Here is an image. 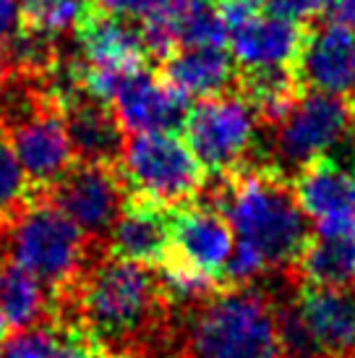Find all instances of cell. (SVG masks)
<instances>
[{
	"mask_svg": "<svg viewBox=\"0 0 355 358\" xmlns=\"http://www.w3.org/2000/svg\"><path fill=\"white\" fill-rule=\"evenodd\" d=\"M219 212L236 233V251L225 275L236 282L298 262L308 241V217L275 173L248 170L219 191Z\"/></svg>",
	"mask_w": 355,
	"mask_h": 358,
	"instance_id": "cell-1",
	"label": "cell"
},
{
	"mask_svg": "<svg viewBox=\"0 0 355 358\" xmlns=\"http://www.w3.org/2000/svg\"><path fill=\"white\" fill-rule=\"evenodd\" d=\"M188 358H282L277 311L251 288L215 293L188 322Z\"/></svg>",
	"mask_w": 355,
	"mask_h": 358,
	"instance_id": "cell-2",
	"label": "cell"
},
{
	"mask_svg": "<svg viewBox=\"0 0 355 358\" xmlns=\"http://www.w3.org/2000/svg\"><path fill=\"white\" fill-rule=\"evenodd\" d=\"M159 296L157 278L144 264L113 257L81 282L79 311L94 338L120 343L147 329Z\"/></svg>",
	"mask_w": 355,
	"mask_h": 358,
	"instance_id": "cell-3",
	"label": "cell"
},
{
	"mask_svg": "<svg viewBox=\"0 0 355 358\" xmlns=\"http://www.w3.org/2000/svg\"><path fill=\"white\" fill-rule=\"evenodd\" d=\"M120 178L138 196L157 207H178L196 196L204 183V165L186 139L173 131L131 134L118 155Z\"/></svg>",
	"mask_w": 355,
	"mask_h": 358,
	"instance_id": "cell-4",
	"label": "cell"
},
{
	"mask_svg": "<svg viewBox=\"0 0 355 358\" xmlns=\"http://www.w3.org/2000/svg\"><path fill=\"white\" fill-rule=\"evenodd\" d=\"M282 358H355V293L308 285L277 314Z\"/></svg>",
	"mask_w": 355,
	"mask_h": 358,
	"instance_id": "cell-5",
	"label": "cell"
},
{
	"mask_svg": "<svg viewBox=\"0 0 355 358\" xmlns=\"http://www.w3.org/2000/svg\"><path fill=\"white\" fill-rule=\"evenodd\" d=\"M87 236L55 204H31L13 217L8 259L31 272L45 288H68L79 278Z\"/></svg>",
	"mask_w": 355,
	"mask_h": 358,
	"instance_id": "cell-6",
	"label": "cell"
},
{
	"mask_svg": "<svg viewBox=\"0 0 355 358\" xmlns=\"http://www.w3.org/2000/svg\"><path fill=\"white\" fill-rule=\"evenodd\" d=\"M183 139L204 170H236L256 147L259 113L240 94L207 97L186 113Z\"/></svg>",
	"mask_w": 355,
	"mask_h": 358,
	"instance_id": "cell-7",
	"label": "cell"
},
{
	"mask_svg": "<svg viewBox=\"0 0 355 358\" xmlns=\"http://www.w3.org/2000/svg\"><path fill=\"white\" fill-rule=\"evenodd\" d=\"M230 55L248 73L282 71L298 63L303 48L300 24L266 10L264 0H219Z\"/></svg>",
	"mask_w": 355,
	"mask_h": 358,
	"instance_id": "cell-8",
	"label": "cell"
},
{
	"mask_svg": "<svg viewBox=\"0 0 355 358\" xmlns=\"http://www.w3.org/2000/svg\"><path fill=\"white\" fill-rule=\"evenodd\" d=\"M350 129H353L350 102L321 92H308L298 97L293 108L277 120L275 155L285 168L303 170L340 147L347 139Z\"/></svg>",
	"mask_w": 355,
	"mask_h": 358,
	"instance_id": "cell-9",
	"label": "cell"
},
{
	"mask_svg": "<svg viewBox=\"0 0 355 358\" xmlns=\"http://www.w3.org/2000/svg\"><path fill=\"white\" fill-rule=\"evenodd\" d=\"M76 31H79L81 63H84L81 90L94 100L110 102L123 76L144 69L147 58L144 37L126 19L97 10H92Z\"/></svg>",
	"mask_w": 355,
	"mask_h": 358,
	"instance_id": "cell-10",
	"label": "cell"
},
{
	"mask_svg": "<svg viewBox=\"0 0 355 358\" xmlns=\"http://www.w3.org/2000/svg\"><path fill=\"white\" fill-rule=\"evenodd\" d=\"M52 189V204L92 238L108 236L123 212V178L108 162H81Z\"/></svg>",
	"mask_w": 355,
	"mask_h": 358,
	"instance_id": "cell-11",
	"label": "cell"
},
{
	"mask_svg": "<svg viewBox=\"0 0 355 358\" xmlns=\"http://www.w3.org/2000/svg\"><path fill=\"white\" fill-rule=\"evenodd\" d=\"M10 147L29 183L42 189H52L73 168L76 157L66 118L52 108H40L21 115L10 134Z\"/></svg>",
	"mask_w": 355,
	"mask_h": 358,
	"instance_id": "cell-12",
	"label": "cell"
},
{
	"mask_svg": "<svg viewBox=\"0 0 355 358\" xmlns=\"http://www.w3.org/2000/svg\"><path fill=\"white\" fill-rule=\"evenodd\" d=\"M298 79L311 92L355 105V29L335 21L316 27L298 55Z\"/></svg>",
	"mask_w": 355,
	"mask_h": 358,
	"instance_id": "cell-13",
	"label": "cell"
},
{
	"mask_svg": "<svg viewBox=\"0 0 355 358\" xmlns=\"http://www.w3.org/2000/svg\"><path fill=\"white\" fill-rule=\"evenodd\" d=\"M110 102L120 129L129 134L173 131L186 120L188 113L186 97L173 90L168 79H159L147 69L123 76Z\"/></svg>",
	"mask_w": 355,
	"mask_h": 358,
	"instance_id": "cell-14",
	"label": "cell"
},
{
	"mask_svg": "<svg viewBox=\"0 0 355 358\" xmlns=\"http://www.w3.org/2000/svg\"><path fill=\"white\" fill-rule=\"evenodd\" d=\"M170 249L186 264L219 278L236 251V233L219 209L188 204L170 217Z\"/></svg>",
	"mask_w": 355,
	"mask_h": 358,
	"instance_id": "cell-15",
	"label": "cell"
},
{
	"mask_svg": "<svg viewBox=\"0 0 355 358\" xmlns=\"http://www.w3.org/2000/svg\"><path fill=\"white\" fill-rule=\"evenodd\" d=\"M300 272L311 285H355V217L319 222L298 257Z\"/></svg>",
	"mask_w": 355,
	"mask_h": 358,
	"instance_id": "cell-16",
	"label": "cell"
},
{
	"mask_svg": "<svg viewBox=\"0 0 355 358\" xmlns=\"http://www.w3.org/2000/svg\"><path fill=\"white\" fill-rule=\"evenodd\" d=\"M293 194L303 215L316 225L355 217V168L329 157L316 159L298 173Z\"/></svg>",
	"mask_w": 355,
	"mask_h": 358,
	"instance_id": "cell-17",
	"label": "cell"
},
{
	"mask_svg": "<svg viewBox=\"0 0 355 358\" xmlns=\"http://www.w3.org/2000/svg\"><path fill=\"white\" fill-rule=\"evenodd\" d=\"M63 102H66L63 118H66L73 152L84 162H108L110 165L113 159H118L123 150V129L108 102L89 97L84 90L71 94Z\"/></svg>",
	"mask_w": 355,
	"mask_h": 358,
	"instance_id": "cell-18",
	"label": "cell"
},
{
	"mask_svg": "<svg viewBox=\"0 0 355 358\" xmlns=\"http://www.w3.org/2000/svg\"><path fill=\"white\" fill-rule=\"evenodd\" d=\"M113 257L136 264H162L170 254V215L165 207L136 201L123 207L115 225L110 228Z\"/></svg>",
	"mask_w": 355,
	"mask_h": 358,
	"instance_id": "cell-19",
	"label": "cell"
},
{
	"mask_svg": "<svg viewBox=\"0 0 355 358\" xmlns=\"http://www.w3.org/2000/svg\"><path fill=\"white\" fill-rule=\"evenodd\" d=\"M236 76V60L225 48H180L165 60V79L183 97H217L225 94Z\"/></svg>",
	"mask_w": 355,
	"mask_h": 358,
	"instance_id": "cell-20",
	"label": "cell"
},
{
	"mask_svg": "<svg viewBox=\"0 0 355 358\" xmlns=\"http://www.w3.org/2000/svg\"><path fill=\"white\" fill-rule=\"evenodd\" d=\"M48 308V290L31 272L8 257L0 262V314L8 327L29 329Z\"/></svg>",
	"mask_w": 355,
	"mask_h": 358,
	"instance_id": "cell-21",
	"label": "cell"
},
{
	"mask_svg": "<svg viewBox=\"0 0 355 358\" xmlns=\"http://www.w3.org/2000/svg\"><path fill=\"white\" fill-rule=\"evenodd\" d=\"M165 13L178 48H225L227 31L219 0H168Z\"/></svg>",
	"mask_w": 355,
	"mask_h": 358,
	"instance_id": "cell-22",
	"label": "cell"
},
{
	"mask_svg": "<svg viewBox=\"0 0 355 358\" xmlns=\"http://www.w3.org/2000/svg\"><path fill=\"white\" fill-rule=\"evenodd\" d=\"M21 21L42 37H58L81 27L92 13V0H19Z\"/></svg>",
	"mask_w": 355,
	"mask_h": 358,
	"instance_id": "cell-23",
	"label": "cell"
},
{
	"mask_svg": "<svg viewBox=\"0 0 355 358\" xmlns=\"http://www.w3.org/2000/svg\"><path fill=\"white\" fill-rule=\"evenodd\" d=\"M246 84V100L254 105L259 118H266L272 123L282 118L298 100V79L290 69L248 73Z\"/></svg>",
	"mask_w": 355,
	"mask_h": 358,
	"instance_id": "cell-24",
	"label": "cell"
},
{
	"mask_svg": "<svg viewBox=\"0 0 355 358\" xmlns=\"http://www.w3.org/2000/svg\"><path fill=\"white\" fill-rule=\"evenodd\" d=\"M159 267L162 269L157 275V285L165 299L175 301V303H204L215 296L217 278L191 267L183 259L168 257Z\"/></svg>",
	"mask_w": 355,
	"mask_h": 358,
	"instance_id": "cell-25",
	"label": "cell"
},
{
	"mask_svg": "<svg viewBox=\"0 0 355 358\" xmlns=\"http://www.w3.org/2000/svg\"><path fill=\"white\" fill-rule=\"evenodd\" d=\"M31 183L21 168L10 141L0 136V220L19 215L24 201L29 196Z\"/></svg>",
	"mask_w": 355,
	"mask_h": 358,
	"instance_id": "cell-26",
	"label": "cell"
},
{
	"mask_svg": "<svg viewBox=\"0 0 355 358\" xmlns=\"http://www.w3.org/2000/svg\"><path fill=\"white\" fill-rule=\"evenodd\" d=\"M60 343L63 338L45 327L19 329V335L3 343L0 358H60Z\"/></svg>",
	"mask_w": 355,
	"mask_h": 358,
	"instance_id": "cell-27",
	"label": "cell"
},
{
	"mask_svg": "<svg viewBox=\"0 0 355 358\" xmlns=\"http://www.w3.org/2000/svg\"><path fill=\"white\" fill-rule=\"evenodd\" d=\"M165 3L168 0H97L102 13L126 21H141V24L165 8Z\"/></svg>",
	"mask_w": 355,
	"mask_h": 358,
	"instance_id": "cell-28",
	"label": "cell"
},
{
	"mask_svg": "<svg viewBox=\"0 0 355 358\" xmlns=\"http://www.w3.org/2000/svg\"><path fill=\"white\" fill-rule=\"evenodd\" d=\"M266 10L296 24H306L326 10V0H264Z\"/></svg>",
	"mask_w": 355,
	"mask_h": 358,
	"instance_id": "cell-29",
	"label": "cell"
},
{
	"mask_svg": "<svg viewBox=\"0 0 355 358\" xmlns=\"http://www.w3.org/2000/svg\"><path fill=\"white\" fill-rule=\"evenodd\" d=\"M21 34V3L0 0V60H8L10 45Z\"/></svg>",
	"mask_w": 355,
	"mask_h": 358,
	"instance_id": "cell-30",
	"label": "cell"
},
{
	"mask_svg": "<svg viewBox=\"0 0 355 358\" xmlns=\"http://www.w3.org/2000/svg\"><path fill=\"white\" fill-rule=\"evenodd\" d=\"M60 358H138V356H131V353H94L79 338H63V343H60Z\"/></svg>",
	"mask_w": 355,
	"mask_h": 358,
	"instance_id": "cell-31",
	"label": "cell"
},
{
	"mask_svg": "<svg viewBox=\"0 0 355 358\" xmlns=\"http://www.w3.org/2000/svg\"><path fill=\"white\" fill-rule=\"evenodd\" d=\"M326 10L335 24L355 29V0H326Z\"/></svg>",
	"mask_w": 355,
	"mask_h": 358,
	"instance_id": "cell-32",
	"label": "cell"
},
{
	"mask_svg": "<svg viewBox=\"0 0 355 358\" xmlns=\"http://www.w3.org/2000/svg\"><path fill=\"white\" fill-rule=\"evenodd\" d=\"M6 329H8V322L0 314V348H3V343H6Z\"/></svg>",
	"mask_w": 355,
	"mask_h": 358,
	"instance_id": "cell-33",
	"label": "cell"
}]
</instances>
